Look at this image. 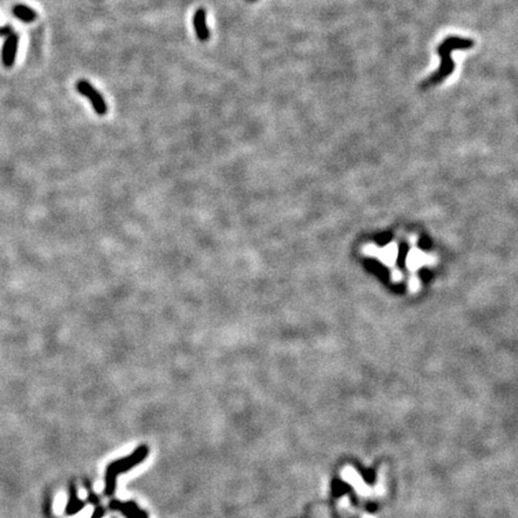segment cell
<instances>
[{
	"label": "cell",
	"mask_w": 518,
	"mask_h": 518,
	"mask_svg": "<svg viewBox=\"0 0 518 518\" xmlns=\"http://www.w3.org/2000/svg\"><path fill=\"white\" fill-rule=\"evenodd\" d=\"M475 46V41L469 37H461L457 35L446 36L444 41L438 44L437 53L439 55L440 64L438 70L431 74L428 77L420 83V90L426 91L428 89L439 85L446 79L449 76L454 74L456 64L452 59V52L455 51H467L472 50Z\"/></svg>",
	"instance_id": "obj_1"
},
{
	"label": "cell",
	"mask_w": 518,
	"mask_h": 518,
	"mask_svg": "<svg viewBox=\"0 0 518 518\" xmlns=\"http://www.w3.org/2000/svg\"><path fill=\"white\" fill-rule=\"evenodd\" d=\"M76 89L81 92V94L84 96L90 101L92 109L95 110L96 114L99 115H105V114L108 112V107H107V103L103 99V96L100 94L99 90L92 86L90 83L85 79H81L76 83Z\"/></svg>",
	"instance_id": "obj_2"
},
{
	"label": "cell",
	"mask_w": 518,
	"mask_h": 518,
	"mask_svg": "<svg viewBox=\"0 0 518 518\" xmlns=\"http://www.w3.org/2000/svg\"><path fill=\"white\" fill-rule=\"evenodd\" d=\"M18 42L19 36L16 33H11L10 35H8V39H6L2 51V60L6 67H11L13 63H15Z\"/></svg>",
	"instance_id": "obj_3"
},
{
	"label": "cell",
	"mask_w": 518,
	"mask_h": 518,
	"mask_svg": "<svg viewBox=\"0 0 518 518\" xmlns=\"http://www.w3.org/2000/svg\"><path fill=\"white\" fill-rule=\"evenodd\" d=\"M193 27H195L196 35L199 41L205 42V41L209 40L210 32L208 29V24H206V12L203 8L198 9L195 12V16H193Z\"/></svg>",
	"instance_id": "obj_4"
},
{
	"label": "cell",
	"mask_w": 518,
	"mask_h": 518,
	"mask_svg": "<svg viewBox=\"0 0 518 518\" xmlns=\"http://www.w3.org/2000/svg\"><path fill=\"white\" fill-rule=\"evenodd\" d=\"M13 15L26 23L34 22L37 17V13L33 9L28 8L26 5H16L13 8Z\"/></svg>",
	"instance_id": "obj_5"
},
{
	"label": "cell",
	"mask_w": 518,
	"mask_h": 518,
	"mask_svg": "<svg viewBox=\"0 0 518 518\" xmlns=\"http://www.w3.org/2000/svg\"><path fill=\"white\" fill-rule=\"evenodd\" d=\"M13 33L12 30V27L11 26H5V27H0V36H8L10 35V34Z\"/></svg>",
	"instance_id": "obj_6"
},
{
	"label": "cell",
	"mask_w": 518,
	"mask_h": 518,
	"mask_svg": "<svg viewBox=\"0 0 518 518\" xmlns=\"http://www.w3.org/2000/svg\"><path fill=\"white\" fill-rule=\"evenodd\" d=\"M246 2H248V3H254V2H257V0H246Z\"/></svg>",
	"instance_id": "obj_7"
}]
</instances>
